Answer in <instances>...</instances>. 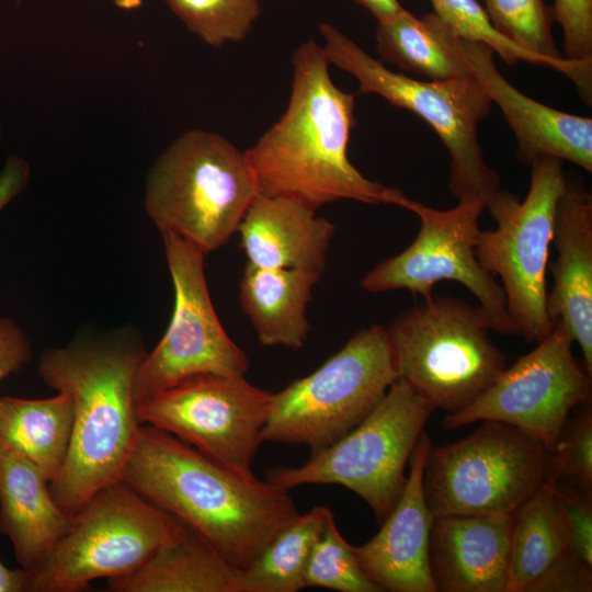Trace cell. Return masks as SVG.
<instances>
[{
    "mask_svg": "<svg viewBox=\"0 0 592 592\" xmlns=\"http://www.w3.org/2000/svg\"><path fill=\"white\" fill-rule=\"evenodd\" d=\"M512 524L504 514L434 517L429 559L436 591L505 592Z\"/></svg>",
    "mask_w": 592,
    "mask_h": 592,
    "instance_id": "19",
    "label": "cell"
},
{
    "mask_svg": "<svg viewBox=\"0 0 592 592\" xmlns=\"http://www.w3.org/2000/svg\"><path fill=\"white\" fill-rule=\"evenodd\" d=\"M174 288L170 323L141 360L134 382L136 405L198 375L244 376L249 360L221 326L208 292L197 247L161 234Z\"/></svg>",
    "mask_w": 592,
    "mask_h": 592,
    "instance_id": "13",
    "label": "cell"
},
{
    "mask_svg": "<svg viewBox=\"0 0 592 592\" xmlns=\"http://www.w3.org/2000/svg\"><path fill=\"white\" fill-rule=\"evenodd\" d=\"M27 569H9L0 560V592H27Z\"/></svg>",
    "mask_w": 592,
    "mask_h": 592,
    "instance_id": "38",
    "label": "cell"
},
{
    "mask_svg": "<svg viewBox=\"0 0 592 592\" xmlns=\"http://www.w3.org/2000/svg\"><path fill=\"white\" fill-rule=\"evenodd\" d=\"M494 27L514 45L540 58L577 86L587 105L592 101V61H572L557 49L553 33V10L543 0H482Z\"/></svg>",
    "mask_w": 592,
    "mask_h": 592,
    "instance_id": "28",
    "label": "cell"
},
{
    "mask_svg": "<svg viewBox=\"0 0 592 592\" xmlns=\"http://www.w3.org/2000/svg\"><path fill=\"white\" fill-rule=\"evenodd\" d=\"M530 167L531 184L522 202L501 190L487 202L497 227L480 231L475 254L485 271L500 277L516 335L538 343L555 325L546 306V270L566 177L557 158L538 157Z\"/></svg>",
    "mask_w": 592,
    "mask_h": 592,
    "instance_id": "11",
    "label": "cell"
},
{
    "mask_svg": "<svg viewBox=\"0 0 592 592\" xmlns=\"http://www.w3.org/2000/svg\"><path fill=\"white\" fill-rule=\"evenodd\" d=\"M190 32L220 48L246 39L261 15V0H164Z\"/></svg>",
    "mask_w": 592,
    "mask_h": 592,
    "instance_id": "29",
    "label": "cell"
},
{
    "mask_svg": "<svg viewBox=\"0 0 592 592\" xmlns=\"http://www.w3.org/2000/svg\"><path fill=\"white\" fill-rule=\"evenodd\" d=\"M321 274L296 269H266L247 262L239 301L263 346L303 349L309 333L307 308Z\"/></svg>",
    "mask_w": 592,
    "mask_h": 592,
    "instance_id": "23",
    "label": "cell"
},
{
    "mask_svg": "<svg viewBox=\"0 0 592 592\" xmlns=\"http://www.w3.org/2000/svg\"><path fill=\"white\" fill-rule=\"evenodd\" d=\"M113 2L123 10H134L143 4V0H113Z\"/></svg>",
    "mask_w": 592,
    "mask_h": 592,
    "instance_id": "40",
    "label": "cell"
},
{
    "mask_svg": "<svg viewBox=\"0 0 592 592\" xmlns=\"http://www.w3.org/2000/svg\"><path fill=\"white\" fill-rule=\"evenodd\" d=\"M397 379L386 327L363 328L315 372L273 392L263 442L317 453L360 424Z\"/></svg>",
    "mask_w": 592,
    "mask_h": 592,
    "instance_id": "8",
    "label": "cell"
},
{
    "mask_svg": "<svg viewBox=\"0 0 592 592\" xmlns=\"http://www.w3.org/2000/svg\"><path fill=\"white\" fill-rule=\"evenodd\" d=\"M572 343L565 325L556 321L534 350L505 367L474 402L458 412L446 413L443 428L454 430L477 421H500L532 435L551 452L570 412L591 402V375L574 358Z\"/></svg>",
    "mask_w": 592,
    "mask_h": 592,
    "instance_id": "14",
    "label": "cell"
},
{
    "mask_svg": "<svg viewBox=\"0 0 592 592\" xmlns=\"http://www.w3.org/2000/svg\"><path fill=\"white\" fill-rule=\"evenodd\" d=\"M29 162L15 155H10L0 170V212L18 197L30 182Z\"/></svg>",
    "mask_w": 592,
    "mask_h": 592,
    "instance_id": "37",
    "label": "cell"
},
{
    "mask_svg": "<svg viewBox=\"0 0 592 592\" xmlns=\"http://www.w3.org/2000/svg\"><path fill=\"white\" fill-rule=\"evenodd\" d=\"M554 492L563 511L571 548L587 565L592 567V498L591 488L583 491L559 481L553 483Z\"/></svg>",
    "mask_w": 592,
    "mask_h": 592,
    "instance_id": "34",
    "label": "cell"
},
{
    "mask_svg": "<svg viewBox=\"0 0 592 592\" xmlns=\"http://www.w3.org/2000/svg\"><path fill=\"white\" fill-rule=\"evenodd\" d=\"M551 10L563 33V58L592 61V0H554Z\"/></svg>",
    "mask_w": 592,
    "mask_h": 592,
    "instance_id": "33",
    "label": "cell"
},
{
    "mask_svg": "<svg viewBox=\"0 0 592 592\" xmlns=\"http://www.w3.org/2000/svg\"><path fill=\"white\" fill-rule=\"evenodd\" d=\"M397 206L419 217L417 237L403 251L367 272L361 281L362 288L369 293L408 289L426 299L433 295L436 283L454 281L477 297L492 331L516 335L501 285L482 269L475 254L481 231L479 217L486 203L462 200L455 207L440 210L402 194Z\"/></svg>",
    "mask_w": 592,
    "mask_h": 592,
    "instance_id": "12",
    "label": "cell"
},
{
    "mask_svg": "<svg viewBox=\"0 0 592 592\" xmlns=\"http://www.w3.org/2000/svg\"><path fill=\"white\" fill-rule=\"evenodd\" d=\"M434 13L459 37L485 44L510 66L519 60L547 66V62L514 45L492 26L485 9L477 0H430Z\"/></svg>",
    "mask_w": 592,
    "mask_h": 592,
    "instance_id": "31",
    "label": "cell"
},
{
    "mask_svg": "<svg viewBox=\"0 0 592 592\" xmlns=\"http://www.w3.org/2000/svg\"><path fill=\"white\" fill-rule=\"evenodd\" d=\"M551 452L522 430L483 420L469 435L431 446L423 488L433 517L513 516L547 482Z\"/></svg>",
    "mask_w": 592,
    "mask_h": 592,
    "instance_id": "10",
    "label": "cell"
},
{
    "mask_svg": "<svg viewBox=\"0 0 592 592\" xmlns=\"http://www.w3.org/2000/svg\"><path fill=\"white\" fill-rule=\"evenodd\" d=\"M32 358L24 331L9 317L0 316V380L20 371Z\"/></svg>",
    "mask_w": 592,
    "mask_h": 592,
    "instance_id": "36",
    "label": "cell"
},
{
    "mask_svg": "<svg viewBox=\"0 0 592 592\" xmlns=\"http://www.w3.org/2000/svg\"><path fill=\"white\" fill-rule=\"evenodd\" d=\"M179 525L124 480L109 485L71 515L65 535L29 570L27 592H78L95 579L130 574Z\"/></svg>",
    "mask_w": 592,
    "mask_h": 592,
    "instance_id": "9",
    "label": "cell"
},
{
    "mask_svg": "<svg viewBox=\"0 0 592 592\" xmlns=\"http://www.w3.org/2000/svg\"><path fill=\"white\" fill-rule=\"evenodd\" d=\"M73 424L69 395L46 399L0 397V445L34 463L54 480L65 464Z\"/></svg>",
    "mask_w": 592,
    "mask_h": 592,
    "instance_id": "25",
    "label": "cell"
},
{
    "mask_svg": "<svg viewBox=\"0 0 592 592\" xmlns=\"http://www.w3.org/2000/svg\"><path fill=\"white\" fill-rule=\"evenodd\" d=\"M242 570L180 521L174 533L135 572L109 579L114 592H241Z\"/></svg>",
    "mask_w": 592,
    "mask_h": 592,
    "instance_id": "22",
    "label": "cell"
},
{
    "mask_svg": "<svg viewBox=\"0 0 592 592\" xmlns=\"http://www.w3.org/2000/svg\"><path fill=\"white\" fill-rule=\"evenodd\" d=\"M364 9H366L377 22L387 21L405 8L400 4L399 0H353Z\"/></svg>",
    "mask_w": 592,
    "mask_h": 592,
    "instance_id": "39",
    "label": "cell"
},
{
    "mask_svg": "<svg viewBox=\"0 0 592 592\" xmlns=\"http://www.w3.org/2000/svg\"><path fill=\"white\" fill-rule=\"evenodd\" d=\"M146 353L136 331L124 328L80 335L41 355V378L72 401L68 454L49 482L53 498L70 515L95 492L123 480L140 428L134 382Z\"/></svg>",
    "mask_w": 592,
    "mask_h": 592,
    "instance_id": "3",
    "label": "cell"
},
{
    "mask_svg": "<svg viewBox=\"0 0 592 592\" xmlns=\"http://www.w3.org/2000/svg\"><path fill=\"white\" fill-rule=\"evenodd\" d=\"M432 441L422 432L409 460L401 497L379 532L353 546L367 578L382 591L436 592L430 568L429 542L433 522L423 488V473Z\"/></svg>",
    "mask_w": 592,
    "mask_h": 592,
    "instance_id": "16",
    "label": "cell"
},
{
    "mask_svg": "<svg viewBox=\"0 0 592 592\" xmlns=\"http://www.w3.org/2000/svg\"><path fill=\"white\" fill-rule=\"evenodd\" d=\"M462 47L473 76L511 127L523 164L531 166L538 157H553L592 172L590 117L549 107L515 89L497 69L489 46L462 38Z\"/></svg>",
    "mask_w": 592,
    "mask_h": 592,
    "instance_id": "17",
    "label": "cell"
},
{
    "mask_svg": "<svg viewBox=\"0 0 592 592\" xmlns=\"http://www.w3.org/2000/svg\"><path fill=\"white\" fill-rule=\"evenodd\" d=\"M572 477L584 487L592 486V411L582 409L563 431L550 456L549 481Z\"/></svg>",
    "mask_w": 592,
    "mask_h": 592,
    "instance_id": "32",
    "label": "cell"
},
{
    "mask_svg": "<svg viewBox=\"0 0 592 592\" xmlns=\"http://www.w3.org/2000/svg\"><path fill=\"white\" fill-rule=\"evenodd\" d=\"M329 65L315 39L294 49L287 107L243 151L258 194L289 197L316 210L339 200L397 206L403 193L367 179L348 157L354 94L334 84Z\"/></svg>",
    "mask_w": 592,
    "mask_h": 592,
    "instance_id": "1",
    "label": "cell"
},
{
    "mask_svg": "<svg viewBox=\"0 0 592 592\" xmlns=\"http://www.w3.org/2000/svg\"><path fill=\"white\" fill-rule=\"evenodd\" d=\"M2 135H3V129H2V126L0 124V143H1V139H2Z\"/></svg>",
    "mask_w": 592,
    "mask_h": 592,
    "instance_id": "41",
    "label": "cell"
},
{
    "mask_svg": "<svg viewBox=\"0 0 592 592\" xmlns=\"http://www.w3.org/2000/svg\"><path fill=\"white\" fill-rule=\"evenodd\" d=\"M257 195L244 152L217 133L191 129L150 167L144 205L160 234L181 237L207 254L238 232Z\"/></svg>",
    "mask_w": 592,
    "mask_h": 592,
    "instance_id": "4",
    "label": "cell"
},
{
    "mask_svg": "<svg viewBox=\"0 0 592 592\" xmlns=\"http://www.w3.org/2000/svg\"><path fill=\"white\" fill-rule=\"evenodd\" d=\"M273 392L244 376L198 375L136 405L139 423L163 430L240 471L263 443Z\"/></svg>",
    "mask_w": 592,
    "mask_h": 592,
    "instance_id": "15",
    "label": "cell"
},
{
    "mask_svg": "<svg viewBox=\"0 0 592 592\" xmlns=\"http://www.w3.org/2000/svg\"><path fill=\"white\" fill-rule=\"evenodd\" d=\"M435 408L402 379L354 429L297 467H275L265 480L289 491L339 485L362 498L382 524L402 494L415 444Z\"/></svg>",
    "mask_w": 592,
    "mask_h": 592,
    "instance_id": "7",
    "label": "cell"
},
{
    "mask_svg": "<svg viewBox=\"0 0 592 592\" xmlns=\"http://www.w3.org/2000/svg\"><path fill=\"white\" fill-rule=\"evenodd\" d=\"M592 567L569 553L532 587L530 592H590Z\"/></svg>",
    "mask_w": 592,
    "mask_h": 592,
    "instance_id": "35",
    "label": "cell"
},
{
    "mask_svg": "<svg viewBox=\"0 0 592 592\" xmlns=\"http://www.w3.org/2000/svg\"><path fill=\"white\" fill-rule=\"evenodd\" d=\"M339 592H383L362 570L353 547L340 533L333 513L316 542L305 571V588Z\"/></svg>",
    "mask_w": 592,
    "mask_h": 592,
    "instance_id": "30",
    "label": "cell"
},
{
    "mask_svg": "<svg viewBox=\"0 0 592 592\" xmlns=\"http://www.w3.org/2000/svg\"><path fill=\"white\" fill-rule=\"evenodd\" d=\"M547 482L513 515L505 592H530L571 548L563 511Z\"/></svg>",
    "mask_w": 592,
    "mask_h": 592,
    "instance_id": "26",
    "label": "cell"
},
{
    "mask_svg": "<svg viewBox=\"0 0 592 592\" xmlns=\"http://www.w3.org/2000/svg\"><path fill=\"white\" fill-rule=\"evenodd\" d=\"M332 511L316 505L298 514L265 545L241 573V592H297L305 588L311 550Z\"/></svg>",
    "mask_w": 592,
    "mask_h": 592,
    "instance_id": "27",
    "label": "cell"
},
{
    "mask_svg": "<svg viewBox=\"0 0 592 592\" xmlns=\"http://www.w3.org/2000/svg\"><path fill=\"white\" fill-rule=\"evenodd\" d=\"M238 232L247 262L253 265L322 274L335 226L296 200L258 194Z\"/></svg>",
    "mask_w": 592,
    "mask_h": 592,
    "instance_id": "20",
    "label": "cell"
},
{
    "mask_svg": "<svg viewBox=\"0 0 592 592\" xmlns=\"http://www.w3.org/2000/svg\"><path fill=\"white\" fill-rule=\"evenodd\" d=\"M375 38L382 59L403 70L431 80L473 77L462 37L435 13L418 19L403 9L377 23Z\"/></svg>",
    "mask_w": 592,
    "mask_h": 592,
    "instance_id": "24",
    "label": "cell"
},
{
    "mask_svg": "<svg viewBox=\"0 0 592 592\" xmlns=\"http://www.w3.org/2000/svg\"><path fill=\"white\" fill-rule=\"evenodd\" d=\"M329 64L352 75L357 93L378 94L411 111L439 135L451 155L448 187L462 200L486 204L500 190V178L486 162L478 141V124L492 101L475 77L420 81L388 69L330 23H320Z\"/></svg>",
    "mask_w": 592,
    "mask_h": 592,
    "instance_id": "6",
    "label": "cell"
},
{
    "mask_svg": "<svg viewBox=\"0 0 592 592\" xmlns=\"http://www.w3.org/2000/svg\"><path fill=\"white\" fill-rule=\"evenodd\" d=\"M556 258L546 306L550 320L565 325L592 375V196L582 183L566 179L554 218Z\"/></svg>",
    "mask_w": 592,
    "mask_h": 592,
    "instance_id": "18",
    "label": "cell"
},
{
    "mask_svg": "<svg viewBox=\"0 0 592 592\" xmlns=\"http://www.w3.org/2000/svg\"><path fill=\"white\" fill-rule=\"evenodd\" d=\"M71 515L55 501L49 479L31 460L0 445V533L21 568L38 566L68 531Z\"/></svg>",
    "mask_w": 592,
    "mask_h": 592,
    "instance_id": "21",
    "label": "cell"
},
{
    "mask_svg": "<svg viewBox=\"0 0 592 592\" xmlns=\"http://www.w3.org/2000/svg\"><path fill=\"white\" fill-rule=\"evenodd\" d=\"M490 330L479 305L448 295L423 299L386 327L398 378L447 413L468 407L506 367Z\"/></svg>",
    "mask_w": 592,
    "mask_h": 592,
    "instance_id": "5",
    "label": "cell"
},
{
    "mask_svg": "<svg viewBox=\"0 0 592 592\" xmlns=\"http://www.w3.org/2000/svg\"><path fill=\"white\" fill-rule=\"evenodd\" d=\"M123 480L241 570L299 514L288 491L149 424L139 428Z\"/></svg>",
    "mask_w": 592,
    "mask_h": 592,
    "instance_id": "2",
    "label": "cell"
}]
</instances>
